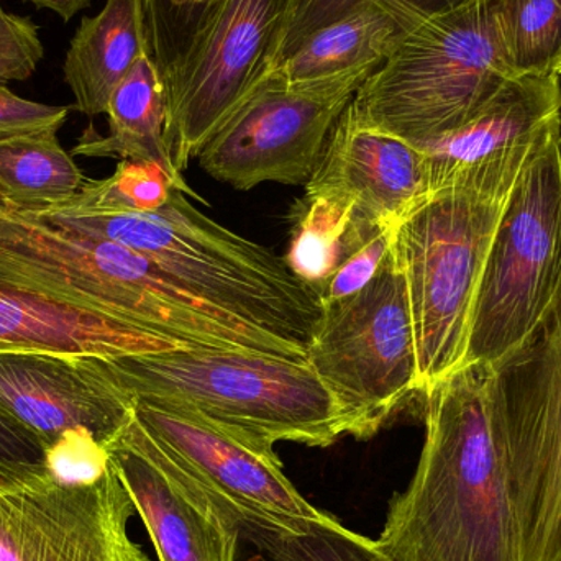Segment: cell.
<instances>
[{
    "label": "cell",
    "instance_id": "31",
    "mask_svg": "<svg viewBox=\"0 0 561 561\" xmlns=\"http://www.w3.org/2000/svg\"><path fill=\"white\" fill-rule=\"evenodd\" d=\"M71 107L28 101L0 85V140L23 135L59 131L66 124Z\"/></svg>",
    "mask_w": 561,
    "mask_h": 561
},
{
    "label": "cell",
    "instance_id": "14",
    "mask_svg": "<svg viewBox=\"0 0 561 561\" xmlns=\"http://www.w3.org/2000/svg\"><path fill=\"white\" fill-rule=\"evenodd\" d=\"M0 414L46 451L71 432H89L111 450L135 417V399L101 358L0 352Z\"/></svg>",
    "mask_w": 561,
    "mask_h": 561
},
{
    "label": "cell",
    "instance_id": "4",
    "mask_svg": "<svg viewBox=\"0 0 561 561\" xmlns=\"http://www.w3.org/2000/svg\"><path fill=\"white\" fill-rule=\"evenodd\" d=\"M493 9L468 0L404 33L350 102L356 117L419 150L477 117L514 78Z\"/></svg>",
    "mask_w": 561,
    "mask_h": 561
},
{
    "label": "cell",
    "instance_id": "22",
    "mask_svg": "<svg viewBox=\"0 0 561 561\" xmlns=\"http://www.w3.org/2000/svg\"><path fill=\"white\" fill-rule=\"evenodd\" d=\"M236 517L240 537L256 550L259 561H392L375 540L346 529L330 514L296 530Z\"/></svg>",
    "mask_w": 561,
    "mask_h": 561
},
{
    "label": "cell",
    "instance_id": "32",
    "mask_svg": "<svg viewBox=\"0 0 561 561\" xmlns=\"http://www.w3.org/2000/svg\"><path fill=\"white\" fill-rule=\"evenodd\" d=\"M38 9L51 10L56 15L69 22L72 16L91 5V0H25Z\"/></svg>",
    "mask_w": 561,
    "mask_h": 561
},
{
    "label": "cell",
    "instance_id": "26",
    "mask_svg": "<svg viewBox=\"0 0 561 561\" xmlns=\"http://www.w3.org/2000/svg\"><path fill=\"white\" fill-rule=\"evenodd\" d=\"M210 2L213 0H140L145 45L163 82L186 51Z\"/></svg>",
    "mask_w": 561,
    "mask_h": 561
},
{
    "label": "cell",
    "instance_id": "29",
    "mask_svg": "<svg viewBox=\"0 0 561 561\" xmlns=\"http://www.w3.org/2000/svg\"><path fill=\"white\" fill-rule=\"evenodd\" d=\"M43 56L36 23L30 16L7 12L0 2V85L32 78Z\"/></svg>",
    "mask_w": 561,
    "mask_h": 561
},
{
    "label": "cell",
    "instance_id": "2",
    "mask_svg": "<svg viewBox=\"0 0 561 561\" xmlns=\"http://www.w3.org/2000/svg\"><path fill=\"white\" fill-rule=\"evenodd\" d=\"M22 216L140 253L307 358L323 310L317 290L296 278L272 250L204 216L181 191L173 190L164 206L148 213L49 209Z\"/></svg>",
    "mask_w": 561,
    "mask_h": 561
},
{
    "label": "cell",
    "instance_id": "6",
    "mask_svg": "<svg viewBox=\"0 0 561 561\" xmlns=\"http://www.w3.org/2000/svg\"><path fill=\"white\" fill-rule=\"evenodd\" d=\"M322 307L306 362L339 405L345 435L368 440L419 394L414 323L396 242L371 283Z\"/></svg>",
    "mask_w": 561,
    "mask_h": 561
},
{
    "label": "cell",
    "instance_id": "30",
    "mask_svg": "<svg viewBox=\"0 0 561 561\" xmlns=\"http://www.w3.org/2000/svg\"><path fill=\"white\" fill-rule=\"evenodd\" d=\"M396 230L398 227H386V229L379 230L371 240L359 247L336 268L332 278L327 280L322 289L319 290L322 306L345 299L356 290L363 289L366 284L371 283L391 252Z\"/></svg>",
    "mask_w": 561,
    "mask_h": 561
},
{
    "label": "cell",
    "instance_id": "18",
    "mask_svg": "<svg viewBox=\"0 0 561 561\" xmlns=\"http://www.w3.org/2000/svg\"><path fill=\"white\" fill-rule=\"evenodd\" d=\"M145 53L140 0H105L98 15L82 16L62 65L76 111L105 114L115 89Z\"/></svg>",
    "mask_w": 561,
    "mask_h": 561
},
{
    "label": "cell",
    "instance_id": "23",
    "mask_svg": "<svg viewBox=\"0 0 561 561\" xmlns=\"http://www.w3.org/2000/svg\"><path fill=\"white\" fill-rule=\"evenodd\" d=\"M352 213V201L336 196L306 194L297 206L284 262L317 294L342 263Z\"/></svg>",
    "mask_w": 561,
    "mask_h": 561
},
{
    "label": "cell",
    "instance_id": "15",
    "mask_svg": "<svg viewBox=\"0 0 561 561\" xmlns=\"http://www.w3.org/2000/svg\"><path fill=\"white\" fill-rule=\"evenodd\" d=\"M112 465L160 561H237L240 524L184 473L137 417L112 445Z\"/></svg>",
    "mask_w": 561,
    "mask_h": 561
},
{
    "label": "cell",
    "instance_id": "17",
    "mask_svg": "<svg viewBox=\"0 0 561 561\" xmlns=\"http://www.w3.org/2000/svg\"><path fill=\"white\" fill-rule=\"evenodd\" d=\"M173 348L181 345L0 279V352L112 359Z\"/></svg>",
    "mask_w": 561,
    "mask_h": 561
},
{
    "label": "cell",
    "instance_id": "3",
    "mask_svg": "<svg viewBox=\"0 0 561 561\" xmlns=\"http://www.w3.org/2000/svg\"><path fill=\"white\" fill-rule=\"evenodd\" d=\"M101 363L134 398L183 405L263 444L327 448L345 437L339 405L309 363L300 359L181 346Z\"/></svg>",
    "mask_w": 561,
    "mask_h": 561
},
{
    "label": "cell",
    "instance_id": "8",
    "mask_svg": "<svg viewBox=\"0 0 561 561\" xmlns=\"http://www.w3.org/2000/svg\"><path fill=\"white\" fill-rule=\"evenodd\" d=\"M561 284V127L507 199L474 297L467 363L494 365L537 325Z\"/></svg>",
    "mask_w": 561,
    "mask_h": 561
},
{
    "label": "cell",
    "instance_id": "27",
    "mask_svg": "<svg viewBox=\"0 0 561 561\" xmlns=\"http://www.w3.org/2000/svg\"><path fill=\"white\" fill-rule=\"evenodd\" d=\"M368 2L394 16L408 33L419 23L455 9L468 0H302L287 36L283 59L289 56L310 33L348 15L353 10Z\"/></svg>",
    "mask_w": 561,
    "mask_h": 561
},
{
    "label": "cell",
    "instance_id": "7",
    "mask_svg": "<svg viewBox=\"0 0 561 561\" xmlns=\"http://www.w3.org/2000/svg\"><path fill=\"white\" fill-rule=\"evenodd\" d=\"M491 368L520 561H561V284L529 335Z\"/></svg>",
    "mask_w": 561,
    "mask_h": 561
},
{
    "label": "cell",
    "instance_id": "10",
    "mask_svg": "<svg viewBox=\"0 0 561 561\" xmlns=\"http://www.w3.org/2000/svg\"><path fill=\"white\" fill-rule=\"evenodd\" d=\"M379 66L287 81L272 72L201 150V168L239 191L304 184L319 168L340 115Z\"/></svg>",
    "mask_w": 561,
    "mask_h": 561
},
{
    "label": "cell",
    "instance_id": "34",
    "mask_svg": "<svg viewBox=\"0 0 561 561\" xmlns=\"http://www.w3.org/2000/svg\"><path fill=\"white\" fill-rule=\"evenodd\" d=\"M7 207H5V204L2 203V199H0V213H3V210H5Z\"/></svg>",
    "mask_w": 561,
    "mask_h": 561
},
{
    "label": "cell",
    "instance_id": "20",
    "mask_svg": "<svg viewBox=\"0 0 561 561\" xmlns=\"http://www.w3.org/2000/svg\"><path fill=\"white\" fill-rule=\"evenodd\" d=\"M401 23L373 3L310 33L276 72L287 81L329 78L366 66H381L404 36Z\"/></svg>",
    "mask_w": 561,
    "mask_h": 561
},
{
    "label": "cell",
    "instance_id": "33",
    "mask_svg": "<svg viewBox=\"0 0 561 561\" xmlns=\"http://www.w3.org/2000/svg\"><path fill=\"white\" fill-rule=\"evenodd\" d=\"M553 75L561 76V55L560 58L557 59L556 66H553Z\"/></svg>",
    "mask_w": 561,
    "mask_h": 561
},
{
    "label": "cell",
    "instance_id": "19",
    "mask_svg": "<svg viewBox=\"0 0 561 561\" xmlns=\"http://www.w3.org/2000/svg\"><path fill=\"white\" fill-rule=\"evenodd\" d=\"M105 115L111 134L102 137L89 127L72 150V157L121 158L158 164L170 173L184 194L201 201L171 160L167 144V89L148 53L138 58L127 78L117 85Z\"/></svg>",
    "mask_w": 561,
    "mask_h": 561
},
{
    "label": "cell",
    "instance_id": "11",
    "mask_svg": "<svg viewBox=\"0 0 561 561\" xmlns=\"http://www.w3.org/2000/svg\"><path fill=\"white\" fill-rule=\"evenodd\" d=\"M134 399L135 417L158 447L233 513L294 530L325 516L286 477L275 445L243 437L173 402Z\"/></svg>",
    "mask_w": 561,
    "mask_h": 561
},
{
    "label": "cell",
    "instance_id": "16",
    "mask_svg": "<svg viewBox=\"0 0 561 561\" xmlns=\"http://www.w3.org/2000/svg\"><path fill=\"white\" fill-rule=\"evenodd\" d=\"M306 194L343 197L373 222L398 227L432 196L427 154L363 124L348 104Z\"/></svg>",
    "mask_w": 561,
    "mask_h": 561
},
{
    "label": "cell",
    "instance_id": "5",
    "mask_svg": "<svg viewBox=\"0 0 561 561\" xmlns=\"http://www.w3.org/2000/svg\"><path fill=\"white\" fill-rule=\"evenodd\" d=\"M510 196L445 187L396 230L424 398L465 365L474 297Z\"/></svg>",
    "mask_w": 561,
    "mask_h": 561
},
{
    "label": "cell",
    "instance_id": "9",
    "mask_svg": "<svg viewBox=\"0 0 561 561\" xmlns=\"http://www.w3.org/2000/svg\"><path fill=\"white\" fill-rule=\"evenodd\" d=\"M302 0H213L164 79L171 160L183 173L276 71Z\"/></svg>",
    "mask_w": 561,
    "mask_h": 561
},
{
    "label": "cell",
    "instance_id": "21",
    "mask_svg": "<svg viewBox=\"0 0 561 561\" xmlns=\"http://www.w3.org/2000/svg\"><path fill=\"white\" fill-rule=\"evenodd\" d=\"M58 131L0 140V199L20 214L56 209L75 199L85 178L59 144Z\"/></svg>",
    "mask_w": 561,
    "mask_h": 561
},
{
    "label": "cell",
    "instance_id": "28",
    "mask_svg": "<svg viewBox=\"0 0 561 561\" xmlns=\"http://www.w3.org/2000/svg\"><path fill=\"white\" fill-rule=\"evenodd\" d=\"M56 478L35 435L0 414V493Z\"/></svg>",
    "mask_w": 561,
    "mask_h": 561
},
{
    "label": "cell",
    "instance_id": "1",
    "mask_svg": "<svg viewBox=\"0 0 561 561\" xmlns=\"http://www.w3.org/2000/svg\"><path fill=\"white\" fill-rule=\"evenodd\" d=\"M375 542L392 561H520L491 365L467 363L425 396L417 468Z\"/></svg>",
    "mask_w": 561,
    "mask_h": 561
},
{
    "label": "cell",
    "instance_id": "13",
    "mask_svg": "<svg viewBox=\"0 0 561 561\" xmlns=\"http://www.w3.org/2000/svg\"><path fill=\"white\" fill-rule=\"evenodd\" d=\"M560 127V76L507 79L477 117L422 148L432 194L465 186L510 196L530 158Z\"/></svg>",
    "mask_w": 561,
    "mask_h": 561
},
{
    "label": "cell",
    "instance_id": "24",
    "mask_svg": "<svg viewBox=\"0 0 561 561\" xmlns=\"http://www.w3.org/2000/svg\"><path fill=\"white\" fill-rule=\"evenodd\" d=\"M494 25L511 75H553L561 55L557 0H494Z\"/></svg>",
    "mask_w": 561,
    "mask_h": 561
},
{
    "label": "cell",
    "instance_id": "25",
    "mask_svg": "<svg viewBox=\"0 0 561 561\" xmlns=\"http://www.w3.org/2000/svg\"><path fill=\"white\" fill-rule=\"evenodd\" d=\"M173 190L181 191L158 164L121 160L112 176L85 180L75 199L56 209L79 214L148 213L164 206Z\"/></svg>",
    "mask_w": 561,
    "mask_h": 561
},
{
    "label": "cell",
    "instance_id": "35",
    "mask_svg": "<svg viewBox=\"0 0 561 561\" xmlns=\"http://www.w3.org/2000/svg\"><path fill=\"white\" fill-rule=\"evenodd\" d=\"M557 2H559V3H560V5H561V0H557Z\"/></svg>",
    "mask_w": 561,
    "mask_h": 561
},
{
    "label": "cell",
    "instance_id": "12",
    "mask_svg": "<svg viewBox=\"0 0 561 561\" xmlns=\"http://www.w3.org/2000/svg\"><path fill=\"white\" fill-rule=\"evenodd\" d=\"M137 514L112 461L85 480L0 493V561H151L128 533Z\"/></svg>",
    "mask_w": 561,
    "mask_h": 561
}]
</instances>
